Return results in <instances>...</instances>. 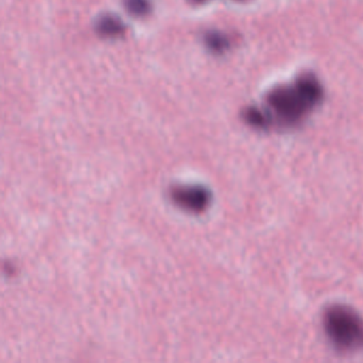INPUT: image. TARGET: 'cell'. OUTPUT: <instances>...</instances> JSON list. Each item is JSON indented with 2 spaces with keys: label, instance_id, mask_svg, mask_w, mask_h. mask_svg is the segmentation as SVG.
<instances>
[{
  "label": "cell",
  "instance_id": "cell-4",
  "mask_svg": "<svg viewBox=\"0 0 363 363\" xmlns=\"http://www.w3.org/2000/svg\"><path fill=\"white\" fill-rule=\"evenodd\" d=\"M97 28L101 35L113 37V35H122L124 31V25L116 18H104L97 25Z\"/></svg>",
  "mask_w": 363,
  "mask_h": 363
},
{
  "label": "cell",
  "instance_id": "cell-6",
  "mask_svg": "<svg viewBox=\"0 0 363 363\" xmlns=\"http://www.w3.org/2000/svg\"><path fill=\"white\" fill-rule=\"evenodd\" d=\"M208 45L213 50L223 52L229 45V42L224 35H211L208 38Z\"/></svg>",
  "mask_w": 363,
  "mask_h": 363
},
{
  "label": "cell",
  "instance_id": "cell-2",
  "mask_svg": "<svg viewBox=\"0 0 363 363\" xmlns=\"http://www.w3.org/2000/svg\"><path fill=\"white\" fill-rule=\"evenodd\" d=\"M323 327L337 350L350 352L363 348V320L352 308L331 306L323 316Z\"/></svg>",
  "mask_w": 363,
  "mask_h": 363
},
{
  "label": "cell",
  "instance_id": "cell-5",
  "mask_svg": "<svg viewBox=\"0 0 363 363\" xmlns=\"http://www.w3.org/2000/svg\"><path fill=\"white\" fill-rule=\"evenodd\" d=\"M127 9L135 16H144L150 10L148 0H126Z\"/></svg>",
  "mask_w": 363,
  "mask_h": 363
},
{
  "label": "cell",
  "instance_id": "cell-1",
  "mask_svg": "<svg viewBox=\"0 0 363 363\" xmlns=\"http://www.w3.org/2000/svg\"><path fill=\"white\" fill-rule=\"evenodd\" d=\"M324 96L323 86L311 74L299 76L293 84L277 86L269 93L264 111L271 127H292L299 124Z\"/></svg>",
  "mask_w": 363,
  "mask_h": 363
},
{
  "label": "cell",
  "instance_id": "cell-3",
  "mask_svg": "<svg viewBox=\"0 0 363 363\" xmlns=\"http://www.w3.org/2000/svg\"><path fill=\"white\" fill-rule=\"evenodd\" d=\"M171 199L178 207L193 213L205 211L211 203V193L201 186H178L172 189Z\"/></svg>",
  "mask_w": 363,
  "mask_h": 363
}]
</instances>
